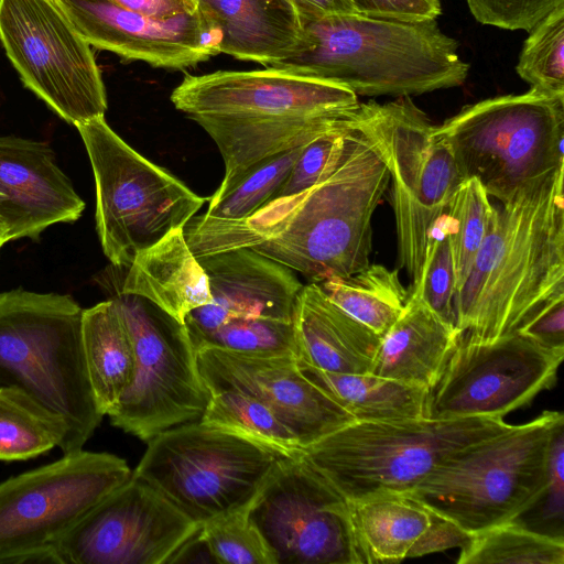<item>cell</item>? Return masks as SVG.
Listing matches in <instances>:
<instances>
[{"label": "cell", "mask_w": 564, "mask_h": 564, "mask_svg": "<svg viewBox=\"0 0 564 564\" xmlns=\"http://www.w3.org/2000/svg\"><path fill=\"white\" fill-rule=\"evenodd\" d=\"M389 184L381 149L356 119L339 160L311 188L237 224L186 225L184 236L196 257L246 247L312 283L348 278L370 264L372 216Z\"/></svg>", "instance_id": "obj_1"}, {"label": "cell", "mask_w": 564, "mask_h": 564, "mask_svg": "<svg viewBox=\"0 0 564 564\" xmlns=\"http://www.w3.org/2000/svg\"><path fill=\"white\" fill-rule=\"evenodd\" d=\"M171 101L220 152L225 175L210 200L265 158L350 128L359 104L345 86L272 67L185 75Z\"/></svg>", "instance_id": "obj_2"}, {"label": "cell", "mask_w": 564, "mask_h": 564, "mask_svg": "<svg viewBox=\"0 0 564 564\" xmlns=\"http://www.w3.org/2000/svg\"><path fill=\"white\" fill-rule=\"evenodd\" d=\"M564 169L494 205L487 235L453 301L456 329L491 341L564 295Z\"/></svg>", "instance_id": "obj_3"}, {"label": "cell", "mask_w": 564, "mask_h": 564, "mask_svg": "<svg viewBox=\"0 0 564 564\" xmlns=\"http://www.w3.org/2000/svg\"><path fill=\"white\" fill-rule=\"evenodd\" d=\"M303 43L269 67L345 86L357 96H411L460 86L469 65L435 20L359 14L301 18Z\"/></svg>", "instance_id": "obj_4"}, {"label": "cell", "mask_w": 564, "mask_h": 564, "mask_svg": "<svg viewBox=\"0 0 564 564\" xmlns=\"http://www.w3.org/2000/svg\"><path fill=\"white\" fill-rule=\"evenodd\" d=\"M83 310L66 294L0 293V389L21 391L64 425L63 454L83 449L105 416L87 373Z\"/></svg>", "instance_id": "obj_5"}, {"label": "cell", "mask_w": 564, "mask_h": 564, "mask_svg": "<svg viewBox=\"0 0 564 564\" xmlns=\"http://www.w3.org/2000/svg\"><path fill=\"white\" fill-rule=\"evenodd\" d=\"M511 426L487 416L352 421L303 447L301 456L354 502L405 494L447 458Z\"/></svg>", "instance_id": "obj_6"}, {"label": "cell", "mask_w": 564, "mask_h": 564, "mask_svg": "<svg viewBox=\"0 0 564 564\" xmlns=\"http://www.w3.org/2000/svg\"><path fill=\"white\" fill-rule=\"evenodd\" d=\"M564 423L558 411L476 443L447 458L405 495L474 534L516 520L546 484L550 445Z\"/></svg>", "instance_id": "obj_7"}, {"label": "cell", "mask_w": 564, "mask_h": 564, "mask_svg": "<svg viewBox=\"0 0 564 564\" xmlns=\"http://www.w3.org/2000/svg\"><path fill=\"white\" fill-rule=\"evenodd\" d=\"M462 180L505 203L564 169V95L531 88L465 106L435 126Z\"/></svg>", "instance_id": "obj_8"}, {"label": "cell", "mask_w": 564, "mask_h": 564, "mask_svg": "<svg viewBox=\"0 0 564 564\" xmlns=\"http://www.w3.org/2000/svg\"><path fill=\"white\" fill-rule=\"evenodd\" d=\"M285 458L271 446L199 420L152 437L131 475L202 527L247 511Z\"/></svg>", "instance_id": "obj_9"}, {"label": "cell", "mask_w": 564, "mask_h": 564, "mask_svg": "<svg viewBox=\"0 0 564 564\" xmlns=\"http://www.w3.org/2000/svg\"><path fill=\"white\" fill-rule=\"evenodd\" d=\"M96 188V228L102 251L127 267L143 249L184 228L206 198L124 142L105 116L76 126Z\"/></svg>", "instance_id": "obj_10"}, {"label": "cell", "mask_w": 564, "mask_h": 564, "mask_svg": "<svg viewBox=\"0 0 564 564\" xmlns=\"http://www.w3.org/2000/svg\"><path fill=\"white\" fill-rule=\"evenodd\" d=\"M356 119L378 143L390 172L397 269L406 270L411 292L422 275L430 231L463 180L448 144L410 96L359 102Z\"/></svg>", "instance_id": "obj_11"}, {"label": "cell", "mask_w": 564, "mask_h": 564, "mask_svg": "<svg viewBox=\"0 0 564 564\" xmlns=\"http://www.w3.org/2000/svg\"><path fill=\"white\" fill-rule=\"evenodd\" d=\"M197 259L208 276L212 302L184 319L195 351L216 347L263 354L292 339L303 288L292 269L246 247Z\"/></svg>", "instance_id": "obj_12"}, {"label": "cell", "mask_w": 564, "mask_h": 564, "mask_svg": "<svg viewBox=\"0 0 564 564\" xmlns=\"http://www.w3.org/2000/svg\"><path fill=\"white\" fill-rule=\"evenodd\" d=\"M127 462L84 449L0 484V564L55 563L59 540L131 477Z\"/></svg>", "instance_id": "obj_13"}, {"label": "cell", "mask_w": 564, "mask_h": 564, "mask_svg": "<svg viewBox=\"0 0 564 564\" xmlns=\"http://www.w3.org/2000/svg\"><path fill=\"white\" fill-rule=\"evenodd\" d=\"M134 351L133 378L108 414L112 425L142 441L203 415L210 393L183 323L139 295L112 299Z\"/></svg>", "instance_id": "obj_14"}, {"label": "cell", "mask_w": 564, "mask_h": 564, "mask_svg": "<svg viewBox=\"0 0 564 564\" xmlns=\"http://www.w3.org/2000/svg\"><path fill=\"white\" fill-rule=\"evenodd\" d=\"M0 41L24 86L66 122L105 116L106 88L90 45L55 0H0Z\"/></svg>", "instance_id": "obj_15"}, {"label": "cell", "mask_w": 564, "mask_h": 564, "mask_svg": "<svg viewBox=\"0 0 564 564\" xmlns=\"http://www.w3.org/2000/svg\"><path fill=\"white\" fill-rule=\"evenodd\" d=\"M247 512L275 564H362L349 501L302 456L279 464Z\"/></svg>", "instance_id": "obj_16"}, {"label": "cell", "mask_w": 564, "mask_h": 564, "mask_svg": "<svg viewBox=\"0 0 564 564\" xmlns=\"http://www.w3.org/2000/svg\"><path fill=\"white\" fill-rule=\"evenodd\" d=\"M563 358L517 332L491 341L462 334L429 392L427 417H503L552 387Z\"/></svg>", "instance_id": "obj_17"}, {"label": "cell", "mask_w": 564, "mask_h": 564, "mask_svg": "<svg viewBox=\"0 0 564 564\" xmlns=\"http://www.w3.org/2000/svg\"><path fill=\"white\" fill-rule=\"evenodd\" d=\"M200 527L148 484L131 477L57 543L59 564H163Z\"/></svg>", "instance_id": "obj_18"}, {"label": "cell", "mask_w": 564, "mask_h": 564, "mask_svg": "<svg viewBox=\"0 0 564 564\" xmlns=\"http://www.w3.org/2000/svg\"><path fill=\"white\" fill-rule=\"evenodd\" d=\"M209 393L235 390L269 408L305 447L355 421L300 370L293 355H248L216 347L195 351Z\"/></svg>", "instance_id": "obj_19"}, {"label": "cell", "mask_w": 564, "mask_h": 564, "mask_svg": "<svg viewBox=\"0 0 564 564\" xmlns=\"http://www.w3.org/2000/svg\"><path fill=\"white\" fill-rule=\"evenodd\" d=\"M55 1L90 46L126 59L183 69L220 53L221 33L200 11L158 19L112 0Z\"/></svg>", "instance_id": "obj_20"}, {"label": "cell", "mask_w": 564, "mask_h": 564, "mask_svg": "<svg viewBox=\"0 0 564 564\" xmlns=\"http://www.w3.org/2000/svg\"><path fill=\"white\" fill-rule=\"evenodd\" d=\"M84 209L47 143L0 135V216L9 241L36 240L52 225L76 221Z\"/></svg>", "instance_id": "obj_21"}, {"label": "cell", "mask_w": 564, "mask_h": 564, "mask_svg": "<svg viewBox=\"0 0 564 564\" xmlns=\"http://www.w3.org/2000/svg\"><path fill=\"white\" fill-rule=\"evenodd\" d=\"M293 326L299 361L325 371L371 373L381 336L339 308L317 283L301 289Z\"/></svg>", "instance_id": "obj_22"}, {"label": "cell", "mask_w": 564, "mask_h": 564, "mask_svg": "<svg viewBox=\"0 0 564 564\" xmlns=\"http://www.w3.org/2000/svg\"><path fill=\"white\" fill-rule=\"evenodd\" d=\"M221 33L220 53L269 67L297 53L303 26L292 0H198Z\"/></svg>", "instance_id": "obj_23"}, {"label": "cell", "mask_w": 564, "mask_h": 564, "mask_svg": "<svg viewBox=\"0 0 564 564\" xmlns=\"http://www.w3.org/2000/svg\"><path fill=\"white\" fill-rule=\"evenodd\" d=\"M462 334L416 294L381 336L371 373L427 389L436 384Z\"/></svg>", "instance_id": "obj_24"}, {"label": "cell", "mask_w": 564, "mask_h": 564, "mask_svg": "<svg viewBox=\"0 0 564 564\" xmlns=\"http://www.w3.org/2000/svg\"><path fill=\"white\" fill-rule=\"evenodd\" d=\"M120 292L149 300L183 324L188 313L212 302L208 276L189 249L184 228L141 250Z\"/></svg>", "instance_id": "obj_25"}, {"label": "cell", "mask_w": 564, "mask_h": 564, "mask_svg": "<svg viewBox=\"0 0 564 564\" xmlns=\"http://www.w3.org/2000/svg\"><path fill=\"white\" fill-rule=\"evenodd\" d=\"M82 339L97 405L108 415L130 386L134 372L132 341L112 299L83 310Z\"/></svg>", "instance_id": "obj_26"}, {"label": "cell", "mask_w": 564, "mask_h": 564, "mask_svg": "<svg viewBox=\"0 0 564 564\" xmlns=\"http://www.w3.org/2000/svg\"><path fill=\"white\" fill-rule=\"evenodd\" d=\"M362 564L399 563L431 522V512L402 494H381L349 502Z\"/></svg>", "instance_id": "obj_27"}, {"label": "cell", "mask_w": 564, "mask_h": 564, "mask_svg": "<svg viewBox=\"0 0 564 564\" xmlns=\"http://www.w3.org/2000/svg\"><path fill=\"white\" fill-rule=\"evenodd\" d=\"M296 364L302 373L355 421H381L427 417L429 390L373 373H347L321 370Z\"/></svg>", "instance_id": "obj_28"}, {"label": "cell", "mask_w": 564, "mask_h": 564, "mask_svg": "<svg viewBox=\"0 0 564 564\" xmlns=\"http://www.w3.org/2000/svg\"><path fill=\"white\" fill-rule=\"evenodd\" d=\"M317 284L339 308L379 336L395 323L410 296L399 270L379 263H370L348 278Z\"/></svg>", "instance_id": "obj_29"}, {"label": "cell", "mask_w": 564, "mask_h": 564, "mask_svg": "<svg viewBox=\"0 0 564 564\" xmlns=\"http://www.w3.org/2000/svg\"><path fill=\"white\" fill-rule=\"evenodd\" d=\"M306 145L258 162L221 197L209 200L203 216H194L186 225L210 228L243 221L271 199Z\"/></svg>", "instance_id": "obj_30"}, {"label": "cell", "mask_w": 564, "mask_h": 564, "mask_svg": "<svg viewBox=\"0 0 564 564\" xmlns=\"http://www.w3.org/2000/svg\"><path fill=\"white\" fill-rule=\"evenodd\" d=\"M66 431L17 389H0V460H26L64 447Z\"/></svg>", "instance_id": "obj_31"}, {"label": "cell", "mask_w": 564, "mask_h": 564, "mask_svg": "<svg viewBox=\"0 0 564 564\" xmlns=\"http://www.w3.org/2000/svg\"><path fill=\"white\" fill-rule=\"evenodd\" d=\"M459 564H563L564 538L531 530L512 520L471 534Z\"/></svg>", "instance_id": "obj_32"}, {"label": "cell", "mask_w": 564, "mask_h": 564, "mask_svg": "<svg viewBox=\"0 0 564 564\" xmlns=\"http://www.w3.org/2000/svg\"><path fill=\"white\" fill-rule=\"evenodd\" d=\"M202 422L225 427L265 444L289 457L302 455L295 434L259 400L235 390L210 393Z\"/></svg>", "instance_id": "obj_33"}, {"label": "cell", "mask_w": 564, "mask_h": 564, "mask_svg": "<svg viewBox=\"0 0 564 564\" xmlns=\"http://www.w3.org/2000/svg\"><path fill=\"white\" fill-rule=\"evenodd\" d=\"M494 205L480 182L467 178L445 208L455 264L456 291L464 284L487 235Z\"/></svg>", "instance_id": "obj_34"}, {"label": "cell", "mask_w": 564, "mask_h": 564, "mask_svg": "<svg viewBox=\"0 0 564 564\" xmlns=\"http://www.w3.org/2000/svg\"><path fill=\"white\" fill-rule=\"evenodd\" d=\"M529 32L516 67L518 75L533 89L564 95V3Z\"/></svg>", "instance_id": "obj_35"}, {"label": "cell", "mask_w": 564, "mask_h": 564, "mask_svg": "<svg viewBox=\"0 0 564 564\" xmlns=\"http://www.w3.org/2000/svg\"><path fill=\"white\" fill-rule=\"evenodd\" d=\"M199 533L216 563L275 564L247 511L212 520L200 527Z\"/></svg>", "instance_id": "obj_36"}, {"label": "cell", "mask_w": 564, "mask_h": 564, "mask_svg": "<svg viewBox=\"0 0 564 564\" xmlns=\"http://www.w3.org/2000/svg\"><path fill=\"white\" fill-rule=\"evenodd\" d=\"M456 291L455 264L445 210L433 225L416 294L446 323L454 325L453 301Z\"/></svg>", "instance_id": "obj_37"}, {"label": "cell", "mask_w": 564, "mask_h": 564, "mask_svg": "<svg viewBox=\"0 0 564 564\" xmlns=\"http://www.w3.org/2000/svg\"><path fill=\"white\" fill-rule=\"evenodd\" d=\"M564 423L554 432L547 459V477L536 503L516 519L524 527L552 536H563Z\"/></svg>", "instance_id": "obj_38"}, {"label": "cell", "mask_w": 564, "mask_h": 564, "mask_svg": "<svg viewBox=\"0 0 564 564\" xmlns=\"http://www.w3.org/2000/svg\"><path fill=\"white\" fill-rule=\"evenodd\" d=\"M355 121L348 129L324 134L310 142L269 202L299 195L315 185L339 160L347 133L354 128Z\"/></svg>", "instance_id": "obj_39"}, {"label": "cell", "mask_w": 564, "mask_h": 564, "mask_svg": "<svg viewBox=\"0 0 564 564\" xmlns=\"http://www.w3.org/2000/svg\"><path fill=\"white\" fill-rule=\"evenodd\" d=\"M481 24L506 30L531 31L564 0H466Z\"/></svg>", "instance_id": "obj_40"}, {"label": "cell", "mask_w": 564, "mask_h": 564, "mask_svg": "<svg viewBox=\"0 0 564 564\" xmlns=\"http://www.w3.org/2000/svg\"><path fill=\"white\" fill-rule=\"evenodd\" d=\"M357 14L401 22L435 20L441 13L440 0H349Z\"/></svg>", "instance_id": "obj_41"}, {"label": "cell", "mask_w": 564, "mask_h": 564, "mask_svg": "<svg viewBox=\"0 0 564 564\" xmlns=\"http://www.w3.org/2000/svg\"><path fill=\"white\" fill-rule=\"evenodd\" d=\"M517 333L549 349L564 351V295L544 303Z\"/></svg>", "instance_id": "obj_42"}, {"label": "cell", "mask_w": 564, "mask_h": 564, "mask_svg": "<svg viewBox=\"0 0 564 564\" xmlns=\"http://www.w3.org/2000/svg\"><path fill=\"white\" fill-rule=\"evenodd\" d=\"M431 522L411 547L408 558L420 557L448 549H462L471 534L454 522L432 513Z\"/></svg>", "instance_id": "obj_43"}, {"label": "cell", "mask_w": 564, "mask_h": 564, "mask_svg": "<svg viewBox=\"0 0 564 564\" xmlns=\"http://www.w3.org/2000/svg\"><path fill=\"white\" fill-rule=\"evenodd\" d=\"M117 4L152 18L166 19L199 11L198 0H112Z\"/></svg>", "instance_id": "obj_44"}, {"label": "cell", "mask_w": 564, "mask_h": 564, "mask_svg": "<svg viewBox=\"0 0 564 564\" xmlns=\"http://www.w3.org/2000/svg\"><path fill=\"white\" fill-rule=\"evenodd\" d=\"M301 18L357 14L349 0H292Z\"/></svg>", "instance_id": "obj_45"}, {"label": "cell", "mask_w": 564, "mask_h": 564, "mask_svg": "<svg viewBox=\"0 0 564 564\" xmlns=\"http://www.w3.org/2000/svg\"><path fill=\"white\" fill-rule=\"evenodd\" d=\"M7 242H9L8 229H7L4 221L2 220V218L0 216V249Z\"/></svg>", "instance_id": "obj_46"}]
</instances>
